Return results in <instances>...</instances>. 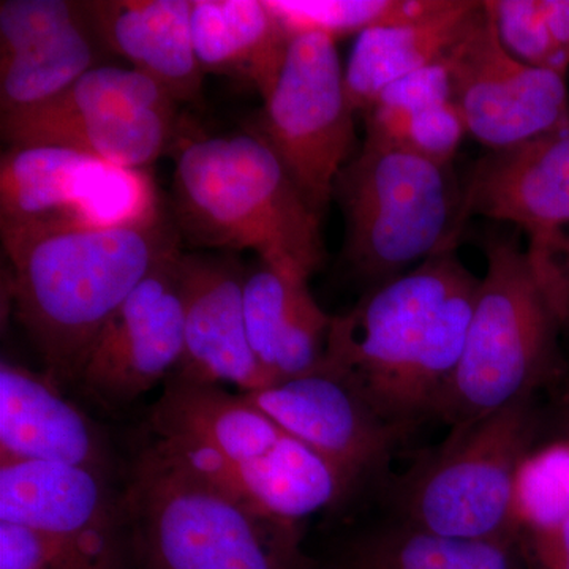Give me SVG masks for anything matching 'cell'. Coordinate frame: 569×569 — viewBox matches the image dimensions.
<instances>
[{
    "instance_id": "cell-1",
    "label": "cell",
    "mask_w": 569,
    "mask_h": 569,
    "mask_svg": "<svg viewBox=\"0 0 569 569\" xmlns=\"http://www.w3.org/2000/svg\"><path fill=\"white\" fill-rule=\"evenodd\" d=\"M13 274L10 298L44 373L78 383L112 313L153 266L179 247L167 219L132 227H50L2 231Z\"/></svg>"
},
{
    "instance_id": "cell-2",
    "label": "cell",
    "mask_w": 569,
    "mask_h": 569,
    "mask_svg": "<svg viewBox=\"0 0 569 569\" xmlns=\"http://www.w3.org/2000/svg\"><path fill=\"white\" fill-rule=\"evenodd\" d=\"M173 216L176 230L192 244L253 250L293 282L309 283L325 261L320 213L252 129L182 142Z\"/></svg>"
},
{
    "instance_id": "cell-3",
    "label": "cell",
    "mask_w": 569,
    "mask_h": 569,
    "mask_svg": "<svg viewBox=\"0 0 569 569\" xmlns=\"http://www.w3.org/2000/svg\"><path fill=\"white\" fill-rule=\"evenodd\" d=\"M121 498L146 569H312L299 523L234 496L159 438L134 460Z\"/></svg>"
},
{
    "instance_id": "cell-4",
    "label": "cell",
    "mask_w": 569,
    "mask_h": 569,
    "mask_svg": "<svg viewBox=\"0 0 569 569\" xmlns=\"http://www.w3.org/2000/svg\"><path fill=\"white\" fill-rule=\"evenodd\" d=\"M466 347L433 417L456 427L535 397L556 366L559 317L516 239L485 244Z\"/></svg>"
},
{
    "instance_id": "cell-5",
    "label": "cell",
    "mask_w": 569,
    "mask_h": 569,
    "mask_svg": "<svg viewBox=\"0 0 569 569\" xmlns=\"http://www.w3.org/2000/svg\"><path fill=\"white\" fill-rule=\"evenodd\" d=\"M535 397L451 427L391 486L397 520L438 535L519 539L515 492L520 467L533 455Z\"/></svg>"
},
{
    "instance_id": "cell-6",
    "label": "cell",
    "mask_w": 569,
    "mask_h": 569,
    "mask_svg": "<svg viewBox=\"0 0 569 569\" xmlns=\"http://www.w3.org/2000/svg\"><path fill=\"white\" fill-rule=\"evenodd\" d=\"M460 189L451 164L365 141L335 186L346 217V260L377 287L415 261L451 252Z\"/></svg>"
},
{
    "instance_id": "cell-7",
    "label": "cell",
    "mask_w": 569,
    "mask_h": 569,
    "mask_svg": "<svg viewBox=\"0 0 569 569\" xmlns=\"http://www.w3.org/2000/svg\"><path fill=\"white\" fill-rule=\"evenodd\" d=\"M475 279L451 250L377 284L347 313L332 317L320 369L346 381L381 417L408 432L402 425L408 381L441 309Z\"/></svg>"
},
{
    "instance_id": "cell-8",
    "label": "cell",
    "mask_w": 569,
    "mask_h": 569,
    "mask_svg": "<svg viewBox=\"0 0 569 569\" xmlns=\"http://www.w3.org/2000/svg\"><path fill=\"white\" fill-rule=\"evenodd\" d=\"M178 103L134 69L99 66L32 110L0 116L9 146H59L144 170L178 138Z\"/></svg>"
},
{
    "instance_id": "cell-9",
    "label": "cell",
    "mask_w": 569,
    "mask_h": 569,
    "mask_svg": "<svg viewBox=\"0 0 569 569\" xmlns=\"http://www.w3.org/2000/svg\"><path fill=\"white\" fill-rule=\"evenodd\" d=\"M343 71L335 39L298 33L252 127L321 217L356 148V112Z\"/></svg>"
},
{
    "instance_id": "cell-10",
    "label": "cell",
    "mask_w": 569,
    "mask_h": 569,
    "mask_svg": "<svg viewBox=\"0 0 569 569\" xmlns=\"http://www.w3.org/2000/svg\"><path fill=\"white\" fill-rule=\"evenodd\" d=\"M164 219L151 174L59 146H10L0 160V231L132 227Z\"/></svg>"
},
{
    "instance_id": "cell-11",
    "label": "cell",
    "mask_w": 569,
    "mask_h": 569,
    "mask_svg": "<svg viewBox=\"0 0 569 569\" xmlns=\"http://www.w3.org/2000/svg\"><path fill=\"white\" fill-rule=\"evenodd\" d=\"M443 59L468 133L489 151L568 126L567 77L516 59L498 39L488 3L479 2Z\"/></svg>"
},
{
    "instance_id": "cell-12",
    "label": "cell",
    "mask_w": 569,
    "mask_h": 569,
    "mask_svg": "<svg viewBox=\"0 0 569 569\" xmlns=\"http://www.w3.org/2000/svg\"><path fill=\"white\" fill-rule=\"evenodd\" d=\"M181 247L164 254L112 313L89 351L78 385L104 407L132 403L181 362Z\"/></svg>"
},
{
    "instance_id": "cell-13",
    "label": "cell",
    "mask_w": 569,
    "mask_h": 569,
    "mask_svg": "<svg viewBox=\"0 0 569 569\" xmlns=\"http://www.w3.org/2000/svg\"><path fill=\"white\" fill-rule=\"evenodd\" d=\"M244 396L335 468L348 496L385 470L407 433L323 369Z\"/></svg>"
},
{
    "instance_id": "cell-14",
    "label": "cell",
    "mask_w": 569,
    "mask_h": 569,
    "mask_svg": "<svg viewBox=\"0 0 569 569\" xmlns=\"http://www.w3.org/2000/svg\"><path fill=\"white\" fill-rule=\"evenodd\" d=\"M0 522L47 535L102 569H122V498L86 468L0 462Z\"/></svg>"
},
{
    "instance_id": "cell-15",
    "label": "cell",
    "mask_w": 569,
    "mask_h": 569,
    "mask_svg": "<svg viewBox=\"0 0 569 569\" xmlns=\"http://www.w3.org/2000/svg\"><path fill=\"white\" fill-rule=\"evenodd\" d=\"M473 217L518 224L529 234L527 250H537L569 230V123L489 151L475 163L460 189L451 250Z\"/></svg>"
},
{
    "instance_id": "cell-16",
    "label": "cell",
    "mask_w": 569,
    "mask_h": 569,
    "mask_svg": "<svg viewBox=\"0 0 569 569\" xmlns=\"http://www.w3.org/2000/svg\"><path fill=\"white\" fill-rule=\"evenodd\" d=\"M246 271L231 253L181 254L183 351L171 376L234 385L242 395L271 387L247 336Z\"/></svg>"
},
{
    "instance_id": "cell-17",
    "label": "cell",
    "mask_w": 569,
    "mask_h": 569,
    "mask_svg": "<svg viewBox=\"0 0 569 569\" xmlns=\"http://www.w3.org/2000/svg\"><path fill=\"white\" fill-rule=\"evenodd\" d=\"M63 463L108 478L107 438L47 373L0 365V462Z\"/></svg>"
},
{
    "instance_id": "cell-18",
    "label": "cell",
    "mask_w": 569,
    "mask_h": 569,
    "mask_svg": "<svg viewBox=\"0 0 569 569\" xmlns=\"http://www.w3.org/2000/svg\"><path fill=\"white\" fill-rule=\"evenodd\" d=\"M100 43L156 81L176 103H197L204 70L194 51L192 0L84 2Z\"/></svg>"
},
{
    "instance_id": "cell-19",
    "label": "cell",
    "mask_w": 569,
    "mask_h": 569,
    "mask_svg": "<svg viewBox=\"0 0 569 569\" xmlns=\"http://www.w3.org/2000/svg\"><path fill=\"white\" fill-rule=\"evenodd\" d=\"M170 445L212 481L288 522L299 523L307 516L335 507L348 497L335 468L287 432L264 455L244 460L222 458L209 449Z\"/></svg>"
},
{
    "instance_id": "cell-20",
    "label": "cell",
    "mask_w": 569,
    "mask_h": 569,
    "mask_svg": "<svg viewBox=\"0 0 569 569\" xmlns=\"http://www.w3.org/2000/svg\"><path fill=\"white\" fill-rule=\"evenodd\" d=\"M156 438L209 449L222 458L244 460L264 455L284 436L282 429L242 392L220 385L170 376L149 413Z\"/></svg>"
},
{
    "instance_id": "cell-21",
    "label": "cell",
    "mask_w": 569,
    "mask_h": 569,
    "mask_svg": "<svg viewBox=\"0 0 569 569\" xmlns=\"http://www.w3.org/2000/svg\"><path fill=\"white\" fill-rule=\"evenodd\" d=\"M192 36L204 73L242 81L263 99L293 40L266 0H192Z\"/></svg>"
},
{
    "instance_id": "cell-22",
    "label": "cell",
    "mask_w": 569,
    "mask_h": 569,
    "mask_svg": "<svg viewBox=\"0 0 569 569\" xmlns=\"http://www.w3.org/2000/svg\"><path fill=\"white\" fill-rule=\"evenodd\" d=\"M478 7L471 0H443L440 9L421 20L359 33L343 71L356 114L372 110L392 82L447 58Z\"/></svg>"
},
{
    "instance_id": "cell-23",
    "label": "cell",
    "mask_w": 569,
    "mask_h": 569,
    "mask_svg": "<svg viewBox=\"0 0 569 569\" xmlns=\"http://www.w3.org/2000/svg\"><path fill=\"white\" fill-rule=\"evenodd\" d=\"M519 539L447 537L396 522L351 538L339 569H529Z\"/></svg>"
},
{
    "instance_id": "cell-24",
    "label": "cell",
    "mask_w": 569,
    "mask_h": 569,
    "mask_svg": "<svg viewBox=\"0 0 569 569\" xmlns=\"http://www.w3.org/2000/svg\"><path fill=\"white\" fill-rule=\"evenodd\" d=\"M102 47L84 10L78 24L0 62V112L14 114L51 102L99 67Z\"/></svg>"
},
{
    "instance_id": "cell-25",
    "label": "cell",
    "mask_w": 569,
    "mask_h": 569,
    "mask_svg": "<svg viewBox=\"0 0 569 569\" xmlns=\"http://www.w3.org/2000/svg\"><path fill=\"white\" fill-rule=\"evenodd\" d=\"M291 37L318 32L342 39L429 17L443 0H266Z\"/></svg>"
},
{
    "instance_id": "cell-26",
    "label": "cell",
    "mask_w": 569,
    "mask_h": 569,
    "mask_svg": "<svg viewBox=\"0 0 569 569\" xmlns=\"http://www.w3.org/2000/svg\"><path fill=\"white\" fill-rule=\"evenodd\" d=\"M467 133V123L455 102L410 116L380 111L366 114L365 141L402 149L445 167L452 163Z\"/></svg>"
},
{
    "instance_id": "cell-27",
    "label": "cell",
    "mask_w": 569,
    "mask_h": 569,
    "mask_svg": "<svg viewBox=\"0 0 569 569\" xmlns=\"http://www.w3.org/2000/svg\"><path fill=\"white\" fill-rule=\"evenodd\" d=\"M305 282H293L258 261L247 269L244 279V316L247 336L257 361L272 380V361L276 347L290 312L296 288Z\"/></svg>"
},
{
    "instance_id": "cell-28",
    "label": "cell",
    "mask_w": 569,
    "mask_h": 569,
    "mask_svg": "<svg viewBox=\"0 0 569 569\" xmlns=\"http://www.w3.org/2000/svg\"><path fill=\"white\" fill-rule=\"evenodd\" d=\"M498 39L516 59L568 77L569 58L553 39L542 0H489Z\"/></svg>"
},
{
    "instance_id": "cell-29",
    "label": "cell",
    "mask_w": 569,
    "mask_h": 569,
    "mask_svg": "<svg viewBox=\"0 0 569 569\" xmlns=\"http://www.w3.org/2000/svg\"><path fill=\"white\" fill-rule=\"evenodd\" d=\"M84 18V2L70 0H2L0 62L28 51Z\"/></svg>"
},
{
    "instance_id": "cell-30",
    "label": "cell",
    "mask_w": 569,
    "mask_h": 569,
    "mask_svg": "<svg viewBox=\"0 0 569 569\" xmlns=\"http://www.w3.org/2000/svg\"><path fill=\"white\" fill-rule=\"evenodd\" d=\"M515 509L520 533L569 516L567 497L542 449L533 451L520 467L516 481Z\"/></svg>"
},
{
    "instance_id": "cell-31",
    "label": "cell",
    "mask_w": 569,
    "mask_h": 569,
    "mask_svg": "<svg viewBox=\"0 0 569 569\" xmlns=\"http://www.w3.org/2000/svg\"><path fill=\"white\" fill-rule=\"evenodd\" d=\"M0 569H102L39 531L0 522Z\"/></svg>"
},
{
    "instance_id": "cell-32",
    "label": "cell",
    "mask_w": 569,
    "mask_h": 569,
    "mask_svg": "<svg viewBox=\"0 0 569 569\" xmlns=\"http://www.w3.org/2000/svg\"><path fill=\"white\" fill-rule=\"evenodd\" d=\"M449 102H455V86L447 61L441 59L389 84L370 111L410 116Z\"/></svg>"
},
{
    "instance_id": "cell-33",
    "label": "cell",
    "mask_w": 569,
    "mask_h": 569,
    "mask_svg": "<svg viewBox=\"0 0 569 569\" xmlns=\"http://www.w3.org/2000/svg\"><path fill=\"white\" fill-rule=\"evenodd\" d=\"M561 328H569V230L537 250H527Z\"/></svg>"
},
{
    "instance_id": "cell-34",
    "label": "cell",
    "mask_w": 569,
    "mask_h": 569,
    "mask_svg": "<svg viewBox=\"0 0 569 569\" xmlns=\"http://www.w3.org/2000/svg\"><path fill=\"white\" fill-rule=\"evenodd\" d=\"M519 545L527 563L535 569H569V516L548 526L523 530Z\"/></svg>"
},
{
    "instance_id": "cell-35",
    "label": "cell",
    "mask_w": 569,
    "mask_h": 569,
    "mask_svg": "<svg viewBox=\"0 0 569 569\" xmlns=\"http://www.w3.org/2000/svg\"><path fill=\"white\" fill-rule=\"evenodd\" d=\"M546 458H548L553 473L559 478L561 489H563L565 497L569 505V443H553L548 448H542Z\"/></svg>"
}]
</instances>
